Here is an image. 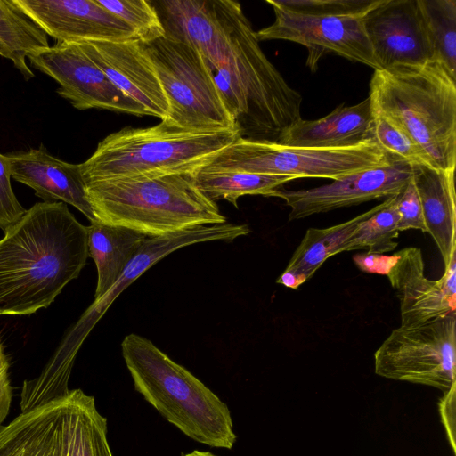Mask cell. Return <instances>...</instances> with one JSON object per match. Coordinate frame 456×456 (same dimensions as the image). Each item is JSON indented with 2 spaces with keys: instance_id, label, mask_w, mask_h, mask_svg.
<instances>
[{
  "instance_id": "1",
  "label": "cell",
  "mask_w": 456,
  "mask_h": 456,
  "mask_svg": "<svg viewBox=\"0 0 456 456\" xmlns=\"http://www.w3.org/2000/svg\"><path fill=\"white\" fill-rule=\"evenodd\" d=\"M87 257V226L67 204L36 203L0 240V315L48 307Z\"/></svg>"
},
{
  "instance_id": "2",
  "label": "cell",
  "mask_w": 456,
  "mask_h": 456,
  "mask_svg": "<svg viewBox=\"0 0 456 456\" xmlns=\"http://www.w3.org/2000/svg\"><path fill=\"white\" fill-rule=\"evenodd\" d=\"M229 45L212 74L240 137L279 142L301 118V94L262 51L240 3L225 0Z\"/></svg>"
},
{
  "instance_id": "3",
  "label": "cell",
  "mask_w": 456,
  "mask_h": 456,
  "mask_svg": "<svg viewBox=\"0 0 456 456\" xmlns=\"http://www.w3.org/2000/svg\"><path fill=\"white\" fill-rule=\"evenodd\" d=\"M369 98L425 151L433 167L455 170L456 79L442 64L376 69Z\"/></svg>"
},
{
  "instance_id": "4",
  "label": "cell",
  "mask_w": 456,
  "mask_h": 456,
  "mask_svg": "<svg viewBox=\"0 0 456 456\" xmlns=\"http://www.w3.org/2000/svg\"><path fill=\"white\" fill-rule=\"evenodd\" d=\"M121 349L135 390L168 422L200 444L233 447L227 405L198 378L137 334L126 336Z\"/></svg>"
},
{
  "instance_id": "5",
  "label": "cell",
  "mask_w": 456,
  "mask_h": 456,
  "mask_svg": "<svg viewBox=\"0 0 456 456\" xmlns=\"http://www.w3.org/2000/svg\"><path fill=\"white\" fill-rule=\"evenodd\" d=\"M85 183L96 221L121 225L147 237L226 223L191 173Z\"/></svg>"
},
{
  "instance_id": "6",
  "label": "cell",
  "mask_w": 456,
  "mask_h": 456,
  "mask_svg": "<svg viewBox=\"0 0 456 456\" xmlns=\"http://www.w3.org/2000/svg\"><path fill=\"white\" fill-rule=\"evenodd\" d=\"M240 137L237 129L195 131L164 122L125 127L102 140L80 164L85 183L194 174Z\"/></svg>"
},
{
  "instance_id": "7",
  "label": "cell",
  "mask_w": 456,
  "mask_h": 456,
  "mask_svg": "<svg viewBox=\"0 0 456 456\" xmlns=\"http://www.w3.org/2000/svg\"><path fill=\"white\" fill-rule=\"evenodd\" d=\"M0 456H113L94 396L70 390L0 428Z\"/></svg>"
},
{
  "instance_id": "8",
  "label": "cell",
  "mask_w": 456,
  "mask_h": 456,
  "mask_svg": "<svg viewBox=\"0 0 456 456\" xmlns=\"http://www.w3.org/2000/svg\"><path fill=\"white\" fill-rule=\"evenodd\" d=\"M370 141L346 148L283 145L238 137L200 169L338 180L386 165L395 158Z\"/></svg>"
},
{
  "instance_id": "9",
  "label": "cell",
  "mask_w": 456,
  "mask_h": 456,
  "mask_svg": "<svg viewBox=\"0 0 456 456\" xmlns=\"http://www.w3.org/2000/svg\"><path fill=\"white\" fill-rule=\"evenodd\" d=\"M141 44L168 102L162 122L195 131L236 129L212 71L197 50L166 37Z\"/></svg>"
},
{
  "instance_id": "10",
  "label": "cell",
  "mask_w": 456,
  "mask_h": 456,
  "mask_svg": "<svg viewBox=\"0 0 456 456\" xmlns=\"http://www.w3.org/2000/svg\"><path fill=\"white\" fill-rule=\"evenodd\" d=\"M374 368L386 379L447 392L456 385V314L394 329L376 350Z\"/></svg>"
},
{
  "instance_id": "11",
  "label": "cell",
  "mask_w": 456,
  "mask_h": 456,
  "mask_svg": "<svg viewBox=\"0 0 456 456\" xmlns=\"http://www.w3.org/2000/svg\"><path fill=\"white\" fill-rule=\"evenodd\" d=\"M275 20L256 32L257 40H286L308 49L306 65L317 69L321 58L335 53L352 61L379 69L367 37L362 18L335 15H306L286 11L270 0Z\"/></svg>"
},
{
  "instance_id": "12",
  "label": "cell",
  "mask_w": 456,
  "mask_h": 456,
  "mask_svg": "<svg viewBox=\"0 0 456 456\" xmlns=\"http://www.w3.org/2000/svg\"><path fill=\"white\" fill-rule=\"evenodd\" d=\"M35 69L55 80L57 94L80 110L103 109L147 115L142 107L119 90L73 42H57L29 54Z\"/></svg>"
},
{
  "instance_id": "13",
  "label": "cell",
  "mask_w": 456,
  "mask_h": 456,
  "mask_svg": "<svg viewBox=\"0 0 456 456\" xmlns=\"http://www.w3.org/2000/svg\"><path fill=\"white\" fill-rule=\"evenodd\" d=\"M411 177V164L396 157L389 163L364 169L332 183L297 191L276 189L277 197L290 208L289 220L302 219L372 200L395 196Z\"/></svg>"
},
{
  "instance_id": "14",
  "label": "cell",
  "mask_w": 456,
  "mask_h": 456,
  "mask_svg": "<svg viewBox=\"0 0 456 456\" xmlns=\"http://www.w3.org/2000/svg\"><path fill=\"white\" fill-rule=\"evenodd\" d=\"M362 22L379 69L433 61L420 0H381Z\"/></svg>"
},
{
  "instance_id": "15",
  "label": "cell",
  "mask_w": 456,
  "mask_h": 456,
  "mask_svg": "<svg viewBox=\"0 0 456 456\" xmlns=\"http://www.w3.org/2000/svg\"><path fill=\"white\" fill-rule=\"evenodd\" d=\"M124 94L147 115L165 120L168 102L155 68L137 39L73 41Z\"/></svg>"
},
{
  "instance_id": "16",
  "label": "cell",
  "mask_w": 456,
  "mask_h": 456,
  "mask_svg": "<svg viewBox=\"0 0 456 456\" xmlns=\"http://www.w3.org/2000/svg\"><path fill=\"white\" fill-rule=\"evenodd\" d=\"M57 42L136 39L132 28L95 0H13Z\"/></svg>"
},
{
  "instance_id": "17",
  "label": "cell",
  "mask_w": 456,
  "mask_h": 456,
  "mask_svg": "<svg viewBox=\"0 0 456 456\" xmlns=\"http://www.w3.org/2000/svg\"><path fill=\"white\" fill-rule=\"evenodd\" d=\"M151 2L164 28V37L197 50L211 70L222 61L230 33L225 0Z\"/></svg>"
},
{
  "instance_id": "18",
  "label": "cell",
  "mask_w": 456,
  "mask_h": 456,
  "mask_svg": "<svg viewBox=\"0 0 456 456\" xmlns=\"http://www.w3.org/2000/svg\"><path fill=\"white\" fill-rule=\"evenodd\" d=\"M249 232L250 230L246 224L224 223L200 225L165 235L147 237L112 288L99 301L94 302L85 313L77 323L76 330L79 334V338L84 339L113 300L128 285L166 256L183 247L200 242L232 241Z\"/></svg>"
},
{
  "instance_id": "19",
  "label": "cell",
  "mask_w": 456,
  "mask_h": 456,
  "mask_svg": "<svg viewBox=\"0 0 456 456\" xmlns=\"http://www.w3.org/2000/svg\"><path fill=\"white\" fill-rule=\"evenodd\" d=\"M385 274L399 299L401 327H414L456 314V300L446 294L439 280L425 276L419 248H404L387 256Z\"/></svg>"
},
{
  "instance_id": "20",
  "label": "cell",
  "mask_w": 456,
  "mask_h": 456,
  "mask_svg": "<svg viewBox=\"0 0 456 456\" xmlns=\"http://www.w3.org/2000/svg\"><path fill=\"white\" fill-rule=\"evenodd\" d=\"M6 157L12 178L33 189L44 201L70 204L90 222L96 221L80 164L53 156L43 144L37 149L8 153Z\"/></svg>"
},
{
  "instance_id": "21",
  "label": "cell",
  "mask_w": 456,
  "mask_h": 456,
  "mask_svg": "<svg viewBox=\"0 0 456 456\" xmlns=\"http://www.w3.org/2000/svg\"><path fill=\"white\" fill-rule=\"evenodd\" d=\"M376 141L374 113L369 96L352 106L340 105L315 120L300 119L278 143L312 148H346Z\"/></svg>"
},
{
  "instance_id": "22",
  "label": "cell",
  "mask_w": 456,
  "mask_h": 456,
  "mask_svg": "<svg viewBox=\"0 0 456 456\" xmlns=\"http://www.w3.org/2000/svg\"><path fill=\"white\" fill-rule=\"evenodd\" d=\"M455 170L411 165L427 232L435 240L446 266L456 256Z\"/></svg>"
},
{
  "instance_id": "23",
  "label": "cell",
  "mask_w": 456,
  "mask_h": 456,
  "mask_svg": "<svg viewBox=\"0 0 456 456\" xmlns=\"http://www.w3.org/2000/svg\"><path fill=\"white\" fill-rule=\"evenodd\" d=\"M378 205L344 223L327 228H309L277 283L297 289L308 281L330 256L342 253L346 241L362 221L371 216Z\"/></svg>"
},
{
  "instance_id": "24",
  "label": "cell",
  "mask_w": 456,
  "mask_h": 456,
  "mask_svg": "<svg viewBox=\"0 0 456 456\" xmlns=\"http://www.w3.org/2000/svg\"><path fill=\"white\" fill-rule=\"evenodd\" d=\"M146 238L121 225L91 222L87 226L88 256L94 261L98 274L94 302L112 288Z\"/></svg>"
},
{
  "instance_id": "25",
  "label": "cell",
  "mask_w": 456,
  "mask_h": 456,
  "mask_svg": "<svg viewBox=\"0 0 456 456\" xmlns=\"http://www.w3.org/2000/svg\"><path fill=\"white\" fill-rule=\"evenodd\" d=\"M0 43L26 80L34 77L26 58L50 46L46 33L13 0H0Z\"/></svg>"
},
{
  "instance_id": "26",
  "label": "cell",
  "mask_w": 456,
  "mask_h": 456,
  "mask_svg": "<svg viewBox=\"0 0 456 456\" xmlns=\"http://www.w3.org/2000/svg\"><path fill=\"white\" fill-rule=\"evenodd\" d=\"M197 187L213 201L226 200L235 208L245 195H268L282 184L297 179L292 175L199 169L193 174Z\"/></svg>"
},
{
  "instance_id": "27",
  "label": "cell",
  "mask_w": 456,
  "mask_h": 456,
  "mask_svg": "<svg viewBox=\"0 0 456 456\" xmlns=\"http://www.w3.org/2000/svg\"><path fill=\"white\" fill-rule=\"evenodd\" d=\"M399 220L395 196L387 198L371 216L360 223L342 252L366 249L368 254L383 255L394 250L398 245Z\"/></svg>"
},
{
  "instance_id": "28",
  "label": "cell",
  "mask_w": 456,
  "mask_h": 456,
  "mask_svg": "<svg viewBox=\"0 0 456 456\" xmlns=\"http://www.w3.org/2000/svg\"><path fill=\"white\" fill-rule=\"evenodd\" d=\"M433 45V61L456 79V1L420 0Z\"/></svg>"
},
{
  "instance_id": "29",
  "label": "cell",
  "mask_w": 456,
  "mask_h": 456,
  "mask_svg": "<svg viewBox=\"0 0 456 456\" xmlns=\"http://www.w3.org/2000/svg\"><path fill=\"white\" fill-rule=\"evenodd\" d=\"M96 3L126 23L141 43L165 36L159 14L151 1L95 0Z\"/></svg>"
},
{
  "instance_id": "30",
  "label": "cell",
  "mask_w": 456,
  "mask_h": 456,
  "mask_svg": "<svg viewBox=\"0 0 456 456\" xmlns=\"http://www.w3.org/2000/svg\"><path fill=\"white\" fill-rule=\"evenodd\" d=\"M373 113L375 139L383 150L411 165L432 167L425 151L403 129L374 109Z\"/></svg>"
},
{
  "instance_id": "31",
  "label": "cell",
  "mask_w": 456,
  "mask_h": 456,
  "mask_svg": "<svg viewBox=\"0 0 456 456\" xmlns=\"http://www.w3.org/2000/svg\"><path fill=\"white\" fill-rule=\"evenodd\" d=\"M275 5L299 14L363 18L381 0H270Z\"/></svg>"
},
{
  "instance_id": "32",
  "label": "cell",
  "mask_w": 456,
  "mask_h": 456,
  "mask_svg": "<svg viewBox=\"0 0 456 456\" xmlns=\"http://www.w3.org/2000/svg\"><path fill=\"white\" fill-rule=\"evenodd\" d=\"M395 198L400 215L399 232L409 229H417L427 232L419 197L412 176Z\"/></svg>"
},
{
  "instance_id": "33",
  "label": "cell",
  "mask_w": 456,
  "mask_h": 456,
  "mask_svg": "<svg viewBox=\"0 0 456 456\" xmlns=\"http://www.w3.org/2000/svg\"><path fill=\"white\" fill-rule=\"evenodd\" d=\"M11 171L6 155L0 153V229L5 232L26 213L11 185Z\"/></svg>"
},
{
  "instance_id": "34",
  "label": "cell",
  "mask_w": 456,
  "mask_h": 456,
  "mask_svg": "<svg viewBox=\"0 0 456 456\" xmlns=\"http://www.w3.org/2000/svg\"><path fill=\"white\" fill-rule=\"evenodd\" d=\"M455 395L456 385L452 386L439 401V411L443 425L455 453Z\"/></svg>"
},
{
  "instance_id": "35",
  "label": "cell",
  "mask_w": 456,
  "mask_h": 456,
  "mask_svg": "<svg viewBox=\"0 0 456 456\" xmlns=\"http://www.w3.org/2000/svg\"><path fill=\"white\" fill-rule=\"evenodd\" d=\"M8 370L9 362L0 340V426L8 415L12 396Z\"/></svg>"
},
{
  "instance_id": "36",
  "label": "cell",
  "mask_w": 456,
  "mask_h": 456,
  "mask_svg": "<svg viewBox=\"0 0 456 456\" xmlns=\"http://www.w3.org/2000/svg\"><path fill=\"white\" fill-rule=\"evenodd\" d=\"M183 456H216L215 454L208 452H201V451H193L189 453H185Z\"/></svg>"
},
{
  "instance_id": "37",
  "label": "cell",
  "mask_w": 456,
  "mask_h": 456,
  "mask_svg": "<svg viewBox=\"0 0 456 456\" xmlns=\"http://www.w3.org/2000/svg\"><path fill=\"white\" fill-rule=\"evenodd\" d=\"M0 55L10 60V54L8 51L4 47V45L0 43Z\"/></svg>"
}]
</instances>
